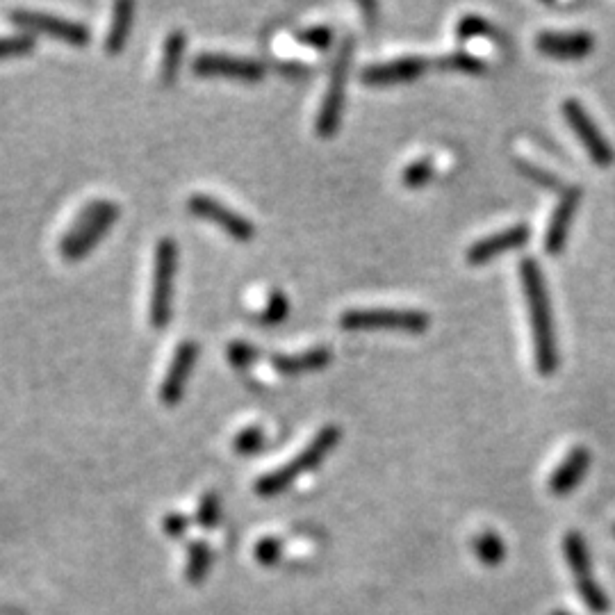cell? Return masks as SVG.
Returning <instances> with one entry per match:
<instances>
[{
	"mask_svg": "<svg viewBox=\"0 0 615 615\" xmlns=\"http://www.w3.org/2000/svg\"><path fill=\"white\" fill-rule=\"evenodd\" d=\"M520 276L524 285V297H527L529 322L533 335V354H536L538 374L552 376L559 369V340H556V328L552 317V303H549L547 283L543 276V267L538 260L524 258L520 262Z\"/></svg>",
	"mask_w": 615,
	"mask_h": 615,
	"instance_id": "cell-1",
	"label": "cell"
},
{
	"mask_svg": "<svg viewBox=\"0 0 615 615\" xmlns=\"http://www.w3.org/2000/svg\"><path fill=\"white\" fill-rule=\"evenodd\" d=\"M121 208L110 199H94L82 208L69 231L60 240V256L64 260H82L94 246L108 235L114 221L119 219Z\"/></svg>",
	"mask_w": 615,
	"mask_h": 615,
	"instance_id": "cell-2",
	"label": "cell"
},
{
	"mask_svg": "<svg viewBox=\"0 0 615 615\" xmlns=\"http://www.w3.org/2000/svg\"><path fill=\"white\" fill-rule=\"evenodd\" d=\"M340 436L342 431L338 426H324V429L310 440V445L299 451L290 463H285L283 467H278V470H272L269 474H262V477L256 481L258 495L260 497L281 495V492L290 488L301 474H306L310 470H315L317 465H322L328 451L340 442Z\"/></svg>",
	"mask_w": 615,
	"mask_h": 615,
	"instance_id": "cell-3",
	"label": "cell"
},
{
	"mask_svg": "<svg viewBox=\"0 0 615 615\" xmlns=\"http://www.w3.org/2000/svg\"><path fill=\"white\" fill-rule=\"evenodd\" d=\"M178 269V244L174 237H160L155 244L153 258V283L149 301V322L153 328H164L171 319L174 308V285Z\"/></svg>",
	"mask_w": 615,
	"mask_h": 615,
	"instance_id": "cell-4",
	"label": "cell"
},
{
	"mask_svg": "<svg viewBox=\"0 0 615 615\" xmlns=\"http://www.w3.org/2000/svg\"><path fill=\"white\" fill-rule=\"evenodd\" d=\"M431 317L415 308H351L340 315V326L347 331H401L424 333Z\"/></svg>",
	"mask_w": 615,
	"mask_h": 615,
	"instance_id": "cell-5",
	"label": "cell"
},
{
	"mask_svg": "<svg viewBox=\"0 0 615 615\" xmlns=\"http://www.w3.org/2000/svg\"><path fill=\"white\" fill-rule=\"evenodd\" d=\"M351 55H354V39H344L340 53H338V60H335L333 64L331 80H328L322 108H319L317 121H315V133L322 139L333 137L340 130L344 98H347V78H349Z\"/></svg>",
	"mask_w": 615,
	"mask_h": 615,
	"instance_id": "cell-6",
	"label": "cell"
},
{
	"mask_svg": "<svg viewBox=\"0 0 615 615\" xmlns=\"http://www.w3.org/2000/svg\"><path fill=\"white\" fill-rule=\"evenodd\" d=\"M563 554L565 561L570 565V572L574 577V584H577L579 597L584 600L586 609L593 613H606L609 611V597H606L604 590L597 584L593 577V568H590V556L586 540L581 538V533L570 531L565 533L563 538Z\"/></svg>",
	"mask_w": 615,
	"mask_h": 615,
	"instance_id": "cell-7",
	"label": "cell"
},
{
	"mask_svg": "<svg viewBox=\"0 0 615 615\" xmlns=\"http://www.w3.org/2000/svg\"><path fill=\"white\" fill-rule=\"evenodd\" d=\"M561 110L568 126L572 128V133L584 144L590 160H593L597 167H611L615 162V149L609 139L602 135V130L597 128V123L590 117L584 105H581L577 98H565Z\"/></svg>",
	"mask_w": 615,
	"mask_h": 615,
	"instance_id": "cell-8",
	"label": "cell"
},
{
	"mask_svg": "<svg viewBox=\"0 0 615 615\" xmlns=\"http://www.w3.org/2000/svg\"><path fill=\"white\" fill-rule=\"evenodd\" d=\"M10 19L14 26L23 28L30 35L35 32H44V35H51L53 39H60L64 44L71 46H87L89 39V28L82 26L78 21L62 19V16L46 14V12H35V10H14L10 14Z\"/></svg>",
	"mask_w": 615,
	"mask_h": 615,
	"instance_id": "cell-9",
	"label": "cell"
},
{
	"mask_svg": "<svg viewBox=\"0 0 615 615\" xmlns=\"http://www.w3.org/2000/svg\"><path fill=\"white\" fill-rule=\"evenodd\" d=\"M187 210L212 221V224H217L221 231H226L237 242H251L253 235H256V226L251 224L249 217L231 210L228 205L210 194H192L190 199H187Z\"/></svg>",
	"mask_w": 615,
	"mask_h": 615,
	"instance_id": "cell-10",
	"label": "cell"
},
{
	"mask_svg": "<svg viewBox=\"0 0 615 615\" xmlns=\"http://www.w3.org/2000/svg\"><path fill=\"white\" fill-rule=\"evenodd\" d=\"M192 69L196 76H219L240 82H260L265 78V69L258 62L224 53H201L194 57Z\"/></svg>",
	"mask_w": 615,
	"mask_h": 615,
	"instance_id": "cell-11",
	"label": "cell"
},
{
	"mask_svg": "<svg viewBox=\"0 0 615 615\" xmlns=\"http://www.w3.org/2000/svg\"><path fill=\"white\" fill-rule=\"evenodd\" d=\"M536 48L554 60H584L595 48V37L586 30H543L536 35Z\"/></svg>",
	"mask_w": 615,
	"mask_h": 615,
	"instance_id": "cell-12",
	"label": "cell"
},
{
	"mask_svg": "<svg viewBox=\"0 0 615 615\" xmlns=\"http://www.w3.org/2000/svg\"><path fill=\"white\" fill-rule=\"evenodd\" d=\"M196 360H199V342L194 340L180 342L160 385V399L164 406H176L180 397H183L187 379H190V374L194 372Z\"/></svg>",
	"mask_w": 615,
	"mask_h": 615,
	"instance_id": "cell-13",
	"label": "cell"
},
{
	"mask_svg": "<svg viewBox=\"0 0 615 615\" xmlns=\"http://www.w3.org/2000/svg\"><path fill=\"white\" fill-rule=\"evenodd\" d=\"M581 203V187H568L561 194L559 203H556V208L552 212V219H549L547 224V233H545V251L549 256H559V253L565 249V242H568L570 235V226L574 217H577Z\"/></svg>",
	"mask_w": 615,
	"mask_h": 615,
	"instance_id": "cell-14",
	"label": "cell"
},
{
	"mask_svg": "<svg viewBox=\"0 0 615 615\" xmlns=\"http://www.w3.org/2000/svg\"><path fill=\"white\" fill-rule=\"evenodd\" d=\"M531 237V228L527 224H515L511 228H506V231H499L490 237H483V240L474 242L470 249L465 253V260L470 262V265H486L492 258H497L499 253L520 249L529 242Z\"/></svg>",
	"mask_w": 615,
	"mask_h": 615,
	"instance_id": "cell-15",
	"label": "cell"
},
{
	"mask_svg": "<svg viewBox=\"0 0 615 615\" xmlns=\"http://www.w3.org/2000/svg\"><path fill=\"white\" fill-rule=\"evenodd\" d=\"M424 69V57H399V60L365 67L363 73H360V80L367 82V85H397V82L420 78Z\"/></svg>",
	"mask_w": 615,
	"mask_h": 615,
	"instance_id": "cell-16",
	"label": "cell"
},
{
	"mask_svg": "<svg viewBox=\"0 0 615 615\" xmlns=\"http://www.w3.org/2000/svg\"><path fill=\"white\" fill-rule=\"evenodd\" d=\"M590 467V451L586 447H574L565 461L556 467L549 477V492L556 497H565L584 481Z\"/></svg>",
	"mask_w": 615,
	"mask_h": 615,
	"instance_id": "cell-17",
	"label": "cell"
},
{
	"mask_svg": "<svg viewBox=\"0 0 615 615\" xmlns=\"http://www.w3.org/2000/svg\"><path fill=\"white\" fill-rule=\"evenodd\" d=\"M331 349L328 347H315L303 351V354H287L281 356L276 354L272 356V367L276 369L278 374L285 376H299V374H308V372H317V369H324L328 363H331Z\"/></svg>",
	"mask_w": 615,
	"mask_h": 615,
	"instance_id": "cell-18",
	"label": "cell"
},
{
	"mask_svg": "<svg viewBox=\"0 0 615 615\" xmlns=\"http://www.w3.org/2000/svg\"><path fill=\"white\" fill-rule=\"evenodd\" d=\"M133 16H135V5L128 3V0L114 5L108 37H105V51L110 55H119L123 48H126L130 28H133Z\"/></svg>",
	"mask_w": 615,
	"mask_h": 615,
	"instance_id": "cell-19",
	"label": "cell"
},
{
	"mask_svg": "<svg viewBox=\"0 0 615 615\" xmlns=\"http://www.w3.org/2000/svg\"><path fill=\"white\" fill-rule=\"evenodd\" d=\"M183 53H185V32L171 30L162 48V62H160L162 85H171V82H176L180 62H183Z\"/></svg>",
	"mask_w": 615,
	"mask_h": 615,
	"instance_id": "cell-20",
	"label": "cell"
},
{
	"mask_svg": "<svg viewBox=\"0 0 615 615\" xmlns=\"http://www.w3.org/2000/svg\"><path fill=\"white\" fill-rule=\"evenodd\" d=\"M212 568V549L203 540H194V543L187 547V568L185 577L190 584H201V581L208 577V572Z\"/></svg>",
	"mask_w": 615,
	"mask_h": 615,
	"instance_id": "cell-21",
	"label": "cell"
},
{
	"mask_svg": "<svg viewBox=\"0 0 615 615\" xmlns=\"http://www.w3.org/2000/svg\"><path fill=\"white\" fill-rule=\"evenodd\" d=\"M474 554H477V559L483 565L495 568V565H499L506 559V545L497 533L483 531L477 538H474Z\"/></svg>",
	"mask_w": 615,
	"mask_h": 615,
	"instance_id": "cell-22",
	"label": "cell"
},
{
	"mask_svg": "<svg viewBox=\"0 0 615 615\" xmlns=\"http://www.w3.org/2000/svg\"><path fill=\"white\" fill-rule=\"evenodd\" d=\"M456 37L461 41L472 39V37H488V39L502 41L495 26H492L488 19H483L481 14H463L461 21L456 23Z\"/></svg>",
	"mask_w": 615,
	"mask_h": 615,
	"instance_id": "cell-23",
	"label": "cell"
},
{
	"mask_svg": "<svg viewBox=\"0 0 615 615\" xmlns=\"http://www.w3.org/2000/svg\"><path fill=\"white\" fill-rule=\"evenodd\" d=\"M433 171H436V164H433L431 158H417L406 164V169L401 171V183H404V187H410V190H417V187L429 183Z\"/></svg>",
	"mask_w": 615,
	"mask_h": 615,
	"instance_id": "cell-24",
	"label": "cell"
},
{
	"mask_svg": "<svg viewBox=\"0 0 615 615\" xmlns=\"http://www.w3.org/2000/svg\"><path fill=\"white\" fill-rule=\"evenodd\" d=\"M287 315H290V301H287L285 292L272 290L258 319H260V324H265V326H276V324L285 322Z\"/></svg>",
	"mask_w": 615,
	"mask_h": 615,
	"instance_id": "cell-25",
	"label": "cell"
},
{
	"mask_svg": "<svg viewBox=\"0 0 615 615\" xmlns=\"http://www.w3.org/2000/svg\"><path fill=\"white\" fill-rule=\"evenodd\" d=\"M438 64L442 69H456V71H463V73H481L486 71V62L479 60L477 55L467 53V51H454V53H447L442 55Z\"/></svg>",
	"mask_w": 615,
	"mask_h": 615,
	"instance_id": "cell-26",
	"label": "cell"
},
{
	"mask_svg": "<svg viewBox=\"0 0 615 615\" xmlns=\"http://www.w3.org/2000/svg\"><path fill=\"white\" fill-rule=\"evenodd\" d=\"M37 39L30 35V32H19V35L10 37H0V60H7V57H19L30 53L35 48Z\"/></svg>",
	"mask_w": 615,
	"mask_h": 615,
	"instance_id": "cell-27",
	"label": "cell"
},
{
	"mask_svg": "<svg viewBox=\"0 0 615 615\" xmlns=\"http://www.w3.org/2000/svg\"><path fill=\"white\" fill-rule=\"evenodd\" d=\"M262 445H265V433H262L260 426H246L233 440V449L242 456L256 454L258 449H262Z\"/></svg>",
	"mask_w": 615,
	"mask_h": 615,
	"instance_id": "cell-28",
	"label": "cell"
},
{
	"mask_svg": "<svg viewBox=\"0 0 615 615\" xmlns=\"http://www.w3.org/2000/svg\"><path fill=\"white\" fill-rule=\"evenodd\" d=\"M515 164H518V169L522 171L524 176H529L531 180H536L538 185L547 187V190H552V192H561V194H563L565 190H568V187L563 185V180H561L559 176L549 174V171L536 167V164H529L527 160H518Z\"/></svg>",
	"mask_w": 615,
	"mask_h": 615,
	"instance_id": "cell-29",
	"label": "cell"
},
{
	"mask_svg": "<svg viewBox=\"0 0 615 615\" xmlns=\"http://www.w3.org/2000/svg\"><path fill=\"white\" fill-rule=\"evenodd\" d=\"M219 515H221L219 495L212 490L205 492V495L201 497L199 511H196V520H199V524L205 529H215L217 522H219Z\"/></svg>",
	"mask_w": 615,
	"mask_h": 615,
	"instance_id": "cell-30",
	"label": "cell"
},
{
	"mask_svg": "<svg viewBox=\"0 0 615 615\" xmlns=\"http://www.w3.org/2000/svg\"><path fill=\"white\" fill-rule=\"evenodd\" d=\"M253 554H256V561L260 565H276L278 561H281V556H283V545H281V540H278V538L267 536V538L258 540L256 552H253Z\"/></svg>",
	"mask_w": 615,
	"mask_h": 615,
	"instance_id": "cell-31",
	"label": "cell"
},
{
	"mask_svg": "<svg viewBox=\"0 0 615 615\" xmlns=\"http://www.w3.org/2000/svg\"><path fill=\"white\" fill-rule=\"evenodd\" d=\"M297 41H301V44H306L310 48H319V51H324V48L331 46L333 41V30L328 26H313V28H306L301 30L297 35Z\"/></svg>",
	"mask_w": 615,
	"mask_h": 615,
	"instance_id": "cell-32",
	"label": "cell"
},
{
	"mask_svg": "<svg viewBox=\"0 0 615 615\" xmlns=\"http://www.w3.org/2000/svg\"><path fill=\"white\" fill-rule=\"evenodd\" d=\"M256 356H258V351L249 342H233V344H228V358H231V363L235 367H240V369L242 367H249L253 360H256Z\"/></svg>",
	"mask_w": 615,
	"mask_h": 615,
	"instance_id": "cell-33",
	"label": "cell"
},
{
	"mask_svg": "<svg viewBox=\"0 0 615 615\" xmlns=\"http://www.w3.org/2000/svg\"><path fill=\"white\" fill-rule=\"evenodd\" d=\"M162 529L169 538H183L187 533V518L180 513H169L167 518L162 520Z\"/></svg>",
	"mask_w": 615,
	"mask_h": 615,
	"instance_id": "cell-34",
	"label": "cell"
},
{
	"mask_svg": "<svg viewBox=\"0 0 615 615\" xmlns=\"http://www.w3.org/2000/svg\"><path fill=\"white\" fill-rule=\"evenodd\" d=\"M552 615H572V613H565V611H554Z\"/></svg>",
	"mask_w": 615,
	"mask_h": 615,
	"instance_id": "cell-35",
	"label": "cell"
}]
</instances>
